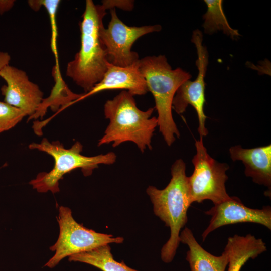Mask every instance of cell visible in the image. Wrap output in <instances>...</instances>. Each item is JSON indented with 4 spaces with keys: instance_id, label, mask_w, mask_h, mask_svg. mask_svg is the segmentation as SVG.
Listing matches in <instances>:
<instances>
[{
    "instance_id": "8992f818",
    "label": "cell",
    "mask_w": 271,
    "mask_h": 271,
    "mask_svg": "<svg viewBox=\"0 0 271 271\" xmlns=\"http://www.w3.org/2000/svg\"><path fill=\"white\" fill-rule=\"evenodd\" d=\"M195 147L196 153L192 160L194 170L188 177L192 202L209 200L216 205L228 200L230 196L227 193L225 183L229 166L210 156L203 144V137L196 140Z\"/></svg>"
},
{
    "instance_id": "e0dca14e",
    "label": "cell",
    "mask_w": 271,
    "mask_h": 271,
    "mask_svg": "<svg viewBox=\"0 0 271 271\" xmlns=\"http://www.w3.org/2000/svg\"><path fill=\"white\" fill-rule=\"evenodd\" d=\"M69 261L80 262L98 268L102 271H138L127 266L122 261H116L108 244L69 256Z\"/></svg>"
},
{
    "instance_id": "277c9868",
    "label": "cell",
    "mask_w": 271,
    "mask_h": 271,
    "mask_svg": "<svg viewBox=\"0 0 271 271\" xmlns=\"http://www.w3.org/2000/svg\"><path fill=\"white\" fill-rule=\"evenodd\" d=\"M139 67L155 100L159 131L171 146L175 136L179 138L180 135L172 116L173 99L179 87L191 75L179 67L173 69L164 55L140 59Z\"/></svg>"
},
{
    "instance_id": "6da1fadb",
    "label": "cell",
    "mask_w": 271,
    "mask_h": 271,
    "mask_svg": "<svg viewBox=\"0 0 271 271\" xmlns=\"http://www.w3.org/2000/svg\"><path fill=\"white\" fill-rule=\"evenodd\" d=\"M102 2L95 5L86 1L79 26L81 46L73 60L67 65L66 75L85 91L89 92L103 78L107 67L106 52L99 35L107 10Z\"/></svg>"
},
{
    "instance_id": "52a82bcc",
    "label": "cell",
    "mask_w": 271,
    "mask_h": 271,
    "mask_svg": "<svg viewBox=\"0 0 271 271\" xmlns=\"http://www.w3.org/2000/svg\"><path fill=\"white\" fill-rule=\"evenodd\" d=\"M60 232L56 242L50 249L54 255L45 264L49 268L56 266L66 257L92 250L111 243H120L121 237L98 233L78 223L73 218L70 209L64 206L59 208L57 217Z\"/></svg>"
},
{
    "instance_id": "7a4b0ae2",
    "label": "cell",
    "mask_w": 271,
    "mask_h": 271,
    "mask_svg": "<svg viewBox=\"0 0 271 271\" xmlns=\"http://www.w3.org/2000/svg\"><path fill=\"white\" fill-rule=\"evenodd\" d=\"M171 170V179L164 189L152 186L147 189L155 214L170 228V237L161 251V259L165 263L171 262L176 254L180 230L188 221L187 211L193 203L185 162L181 159L177 160Z\"/></svg>"
},
{
    "instance_id": "ba28073f",
    "label": "cell",
    "mask_w": 271,
    "mask_h": 271,
    "mask_svg": "<svg viewBox=\"0 0 271 271\" xmlns=\"http://www.w3.org/2000/svg\"><path fill=\"white\" fill-rule=\"evenodd\" d=\"M111 19L107 28L102 26L99 35L105 48L107 61L117 66L128 67L140 60L138 54L131 50L135 41L141 37L159 32L160 25L129 26L117 16L115 8L110 10Z\"/></svg>"
},
{
    "instance_id": "ffe728a7",
    "label": "cell",
    "mask_w": 271,
    "mask_h": 271,
    "mask_svg": "<svg viewBox=\"0 0 271 271\" xmlns=\"http://www.w3.org/2000/svg\"><path fill=\"white\" fill-rule=\"evenodd\" d=\"M26 115L23 110L0 101V133L14 127Z\"/></svg>"
},
{
    "instance_id": "2e32d148",
    "label": "cell",
    "mask_w": 271,
    "mask_h": 271,
    "mask_svg": "<svg viewBox=\"0 0 271 271\" xmlns=\"http://www.w3.org/2000/svg\"><path fill=\"white\" fill-rule=\"evenodd\" d=\"M55 84L52 90L51 94L47 99H43L36 112L29 116V120L43 117L48 107L52 110L58 109L60 105L63 108L68 107L72 104L77 102L83 94H76L72 92L67 87L62 78L59 64H55L52 71Z\"/></svg>"
},
{
    "instance_id": "7c38bea8",
    "label": "cell",
    "mask_w": 271,
    "mask_h": 271,
    "mask_svg": "<svg viewBox=\"0 0 271 271\" xmlns=\"http://www.w3.org/2000/svg\"><path fill=\"white\" fill-rule=\"evenodd\" d=\"M139 62L128 67L117 66L108 62L103 78L89 92L83 94L78 101L106 90L125 89L132 96L146 94L149 91Z\"/></svg>"
},
{
    "instance_id": "30bf717a",
    "label": "cell",
    "mask_w": 271,
    "mask_h": 271,
    "mask_svg": "<svg viewBox=\"0 0 271 271\" xmlns=\"http://www.w3.org/2000/svg\"><path fill=\"white\" fill-rule=\"evenodd\" d=\"M211 218L202 234L203 241L215 229L223 226L238 223L251 222L262 225L271 229V207L252 209L245 206L237 197L233 196L224 202L214 205L205 212Z\"/></svg>"
},
{
    "instance_id": "5bb4252c",
    "label": "cell",
    "mask_w": 271,
    "mask_h": 271,
    "mask_svg": "<svg viewBox=\"0 0 271 271\" xmlns=\"http://www.w3.org/2000/svg\"><path fill=\"white\" fill-rule=\"evenodd\" d=\"M180 242L188 247L186 259L191 271H225L228 257L225 251L215 256L205 250L197 241L191 230L185 227L179 235Z\"/></svg>"
},
{
    "instance_id": "d6986e66",
    "label": "cell",
    "mask_w": 271,
    "mask_h": 271,
    "mask_svg": "<svg viewBox=\"0 0 271 271\" xmlns=\"http://www.w3.org/2000/svg\"><path fill=\"white\" fill-rule=\"evenodd\" d=\"M60 1L59 0H38L29 1L30 7L34 10H38L41 6L45 7L47 10L50 19L51 38L50 46L55 59V64H59V57L57 49L58 30L56 23V14Z\"/></svg>"
},
{
    "instance_id": "4fadbf2b",
    "label": "cell",
    "mask_w": 271,
    "mask_h": 271,
    "mask_svg": "<svg viewBox=\"0 0 271 271\" xmlns=\"http://www.w3.org/2000/svg\"><path fill=\"white\" fill-rule=\"evenodd\" d=\"M229 154L233 161H241L246 176L259 185L271 188V145L244 149L240 145L231 147Z\"/></svg>"
},
{
    "instance_id": "ac0fdd59",
    "label": "cell",
    "mask_w": 271,
    "mask_h": 271,
    "mask_svg": "<svg viewBox=\"0 0 271 271\" xmlns=\"http://www.w3.org/2000/svg\"><path fill=\"white\" fill-rule=\"evenodd\" d=\"M207 10L203 16L204 32L209 35L219 31L234 39L240 36L238 31L229 25L224 13L222 0H205Z\"/></svg>"
},
{
    "instance_id": "5b68a950",
    "label": "cell",
    "mask_w": 271,
    "mask_h": 271,
    "mask_svg": "<svg viewBox=\"0 0 271 271\" xmlns=\"http://www.w3.org/2000/svg\"><path fill=\"white\" fill-rule=\"evenodd\" d=\"M30 149H36L51 156L54 166L49 172H41L30 182L34 189L44 193L50 191L53 193L59 191V181L66 173L80 168L84 176L90 175L100 164L110 165L116 159L113 152L88 157L81 154L82 145L76 142L69 149H65L59 141L49 142L44 138L40 143H33L29 145Z\"/></svg>"
},
{
    "instance_id": "9c48e42d",
    "label": "cell",
    "mask_w": 271,
    "mask_h": 271,
    "mask_svg": "<svg viewBox=\"0 0 271 271\" xmlns=\"http://www.w3.org/2000/svg\"><path fill=\"white\" fill-rule=\"evenodd\" d=\"M191 41L195 46L197 55L196 61L198 73L193 81L188 80L183 83L177 89L172 101V109L181 114L186 111L188 105L195 109L199 121L198 131L200 137H205L208 131L205 126L207 116L204 112L205 103V77L208 61V53L203 45L202 32L196 29L193 32Z\"/></svg>"
},
{
    "instance_id": "9a60e30c",
    "label": "cell",
    "mask_w": 271,
    "mask_h": 271,
    "mask_svg": "<svg viewBox=\"0 0 271 271\" xmlns=\"http://www.w3.org/2000/svg\"><path fill=\"white\" fill-rule=\"evenodd\" d=\"M266 249L262 239L251 234L229 237L224 250L228 257L227 271H240L249 259L255 258Z\"/></svg>"
},
{
    "instance_id": "8fae6325",
    "label": "cell",
    "mask_w": 271,
    "mask_h": 271,
    "mask_svg": "<svg viewBox=\"0 0 271 271\" xmlns=\"http://www.w3.org/2000/svg\"><path fill=\"white\" fill-rule=\"evenodd\" d=\"M0 77L6 82L1 91L5 102L23 110L29 116L33 115L43 100V93L31 81L25 71L10 65L0 71Z\"/></svg>"
},
{
    "instance_id": "7402d4cb",
    "label": "cell",
    "mask_w": 271,
    "mask_h": 271,
    "mask_svg": "<svg viewBox=\"0 0 271 271\" xmlns=\"http://www.w3.org/2000/svg\"><path fill=\"white\" fill-rule=\"evenodd\" d=\"M10 55L6 52L0 51V71L6 66L9 65Z\"/></svg>"
},
{
    "instance_id": "44dd1931",
    "label": "cell",
    "mask_w": 271,
    "mask_h": 271,
    "mask_svg": "<svg viewBox=\"0 0 271 271\" xmlns=\"http://www.w3.org/2000/svg\"><path fill=\"white\" fill-rule=\"evenodd\" d=\"M13 0H0V14L10 10L14 4Z\"/></svg>"
},
{
    "instance_id": "3957f363",
    "label": "cell",
    "mask_w": 271,
    "mask_h": 271,
    "mask_svg": "<svg viewBox=\"0 0 271 271\" xmlns=\"http://www.w3.org/2000/svg\"><path fill=\"white\" fill-rule=\"evenodd\" d=\"M155 108L146 111L139 109L132 96L123 90L104 106V113L109 123L98 146L112 143L116 147L125 142H132L143 153L147 148L152 149L151 139L156 127L157 118L151 117Z\"/></svg>"
},
{
    "instance_id": "603a6c76",
    "label": "cell",
    "mask_w": 271,
    "mask_h": 271,
    "mask_svg": "<svg viewBox=\"0 0 271 271\" xmlns=\"http://www.w3.org/2000/svg\"><path fill=\"white\" fill-rule=\"evenodd\" d=\"M1 168V167H0V169Z\"/></svg>"
}]
</instances>
